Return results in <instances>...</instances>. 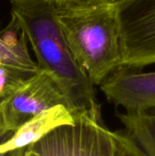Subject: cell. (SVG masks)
Returning <instances> with one entry per match:
<instances>
[{"label":"cell","mask_w":155,"mask_h":156,"mask_svg":"<svg viewBox=\"0 0 155 156\" xmlns=\"http://www.w3.org/2000/svg\"><path fill=\"white\" fill-rule=\"evenodd\" d=\"M11 14L30 42L39 70L56 82L75 120L103 122L95 85L68 44L54 0H11Z\"/></svg>","instance_id":"1"},{"label":"cell","mask_w":155,"mask_h":156,"mask_svg":"<svg viewBox=\"0 0 155 156\" xmlns=\"http://www.w3.org/2000/svg\"><path fill=\"white\" fill-rule=\"evenodd\" d=\"M56 4V3H55ZM58 20L79 66L100 86L123 66L120 24L115 5H57Z\"/></svg>","instance_id":"2"},{"label":"cell","mask_w":155,"mask_h":156,"mask_svg":"<svg viewBox=\"0 0 155 156\" xmlns=\"http://www.w3.org/2000/svg\"><path fill=\"white\" fill-rule=\"evenodd\" d=\"M25 156H144L125 131L79 117L28 146Z\"/></svg>","instance_id":"3"},{"label":"cell","mask_w":155,"mask_h":156,"mask_svg":"<svg viewBox=\"0 0 155 156\" xmlns=\"http://www.w3.org/2000/svg\"><path fill=\"white\" fill-rule=\"evenodd\" d=\"M115 5L123 66L137 69L155 63V0H122Z\"/></svg>","instance_id":"4"},{"label":"cell","mask_w":155,"mask_h":156,"mask_svg":"<svg viewBox=\"0 0 155 156\" xmlns=\"http://www.w3.org/2000/svg\"><path fill=\"white\" fill-rule=\"evenodd\" d=\"M58 105L68 108L53 79L39 70L12 95L0 101V144L25 122Z\"/></svg>","instance_id":"5"},{"label":"cell","mask_w":155,"mask_h":156,"mask_svg":"<svg viewBox=\"0 0 155 156\" xmlns=\"http://www.w3.org/2000/svg\"><path fill=\"white\" fill-rule=\"evenodd\" d=\"M100 89L109 102L122 107L125 112L155 108V71L143 72L122 66L110 75Z\"/></svg>","instance_id":"6"},{"label":"cell","mask_w":155,"mask_h":156,"mask_svg":"<svg viewBox=\"0 0 155 156\" xmlns=\"http://www.w3.org/2000/svg\"><path fill=\"white\" fill-rule=\"evenodd\" d=\"M74 123L75 118L66 106H55L25 122L8 139L1 143L0 153L26 149L55 129Z\"/></svg>","instance_id":"7"},{"label":"cell","mask_w":155,"mask_h":156,"mask_svg":"<svg viewBox=\"0 0 155 156\" xmlns=\"http://www.w3.org/2000/svg\"><path fill=\"white\" fill-rule=\"evenodd\" d=\"M117 117L143 155L155 156V108L119 112Z\"/></svg>","instance_id":"8"},{"label":"cell","mask_w":155,"mask_h":156,"mask_svg":"<svg viewBox=\"0 0 155 156\" xmlns=\"http://www.w3.org/2000/svg\"><path fill=\"white\" fill-rule=\"evenodd\" d=\"M37 73L0 62V101L12 95Z\"/></svg>","instance_id":"9"},{"label":"cell","mask_w":155,"mask_h":156,"mask_svg":"<svg viewBox=\"0 0 155 156\" xmlns=\"http://www.w3.org/2000/svg\"><path fill=\"white\" fill-rule=\"evenodd\" d=\"M108 0H54L57 5H88V4H95Z\"/></svg>","instance_id":"10"},{"label":"cell","mask_w":155,"mask_h":156,"mask_svg":"<svg viewBox=\"0 0 155 156\" xmlns=\"http://www.w3.org/2000/svg\"><path fill=\"white\" fill-rule=\"evenodd\" d=\"M18 150H16V151H9V152H3V153H0V156H15L16 154L17 153Z\"/></svg>","instance_id":"11"},{"label":"cell","mask_w":155,"mask_h":156,"mask_svg":"<svg viewBox=\"0 0 155 156\" xmlns=\"http://www.w3.org/2000/svg\"><path fill=\"white\" fill-rule=\"evenodd\" d=\"M26 149L18 150V151H17V153L16 154V155L15 156H25V151H26Z\"/></svg>","instance_id":"12"},{"label":"cell","mask_w":155,"mask_h":156,"mask_svg":"<svg viewBox=\"0 0 155 156\" xmlns=\"http://www.w3.org/2000/svg\"><path fill=\"white\" fill-rule=\"evenodd\" d=\"M108 1L111 2V3H112V4H116V3H118V2H120L122 0H108Z\"/></svg>","instance_id":"13"}]
</instances>
